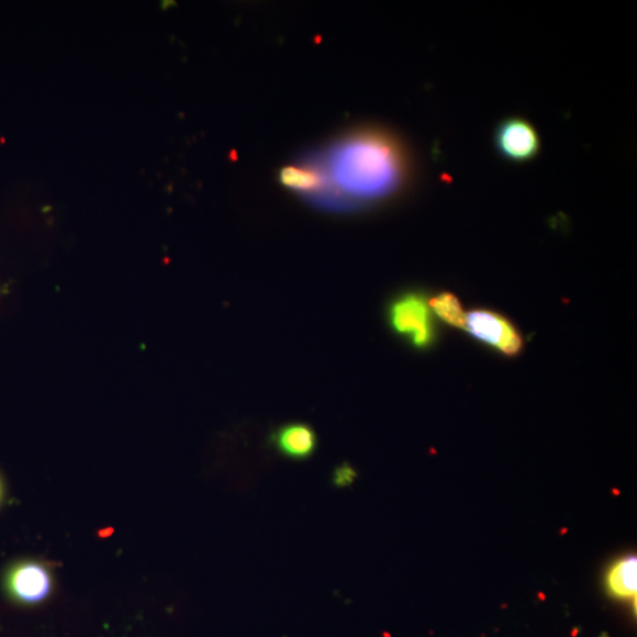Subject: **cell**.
<instances>
[{"label":"cell","mask_w":637,"mask_h":637,"mask_svg":"<svg viewBox=\"0 0 637 637\" xmlns=\"http://www.w3.org/2000/svg\"><path fill=\"white\" fill-rule=\"evenodd\" d=\"M316 435L306 424H289L278 429L275 444L278 450L292 459H308L316 449Z\"/></svg>","instance_id":"obj_6"},{"label":"cell","mask_w":637,"mask_h":637,"mask_svg":"<svg viewBox=\"0 0 637 637\" xmlns=\"http://www.w3.org/2000/svg\"><path fill=\"white\" fill-rule=\"evenodd\" d=\"M605 584L614 597L621 600L635 597L637 592L636 557L630 556L617 561L610 569Z\"/></svg>","instance_id":"obj_7"},{"label":"cell","mask_w":637,"mask_h":637,"mask_svg":"<svg viewBox=\"0 0 637 637\" xmlns=\"http://www.w3.org/2000/svg\"><path fill=\"white\" fill-rule=\"evenodd\" d=\"M309 165L318 178L311 200L337 211L393 198L407 186L412 172L403 143L382 130L350 134Z\"/></svg>","instance_id":"obj_1"},{"label":"cell","mask_w":637,"mask_h":637,"mask_svg":"<svg viewBox=\"0 0 637 637\" xmlns=\"http://www.w3.org/2000/svg\"><path fill=\"white\" fill-rule=\"evenodd\" d=\"M495 146L510 163L524 164L534 159L540 150L536 127L522 118H510L496 127Z\"/></svg>","instance_id":"obj_4"},{"label":"cell","mask_w":637,"mask_h":637,"mask_svg":"<svg viewBox=\"0 0 637 637\" xmlns=\"http://www.w3.org/2000/svg\"><path fill=\"white\" fill-rule=\"evenodd\" d=\"M0 498H2V485H0Z\"/></svg>","instance_id":"obj_10"},{"label":"cell","mask_w":637,"mask_h":637,"mask_svg":"<svg viewBox=\"0 0 637 637\" xmlns=\"http://www.w3.org/2000/svg\"><path fill=\"white\" fill-rule=\"evenodd\" d=\"M389 322L396 334L416 348L432 346L436 338L432 312L420 293H406L395 299L389 309Z\"/></svg>","instance_id":"obj_2"},{"label":"cell","mask_w":637,"mask_h":637,"mask_svg":"<svg viewBox=\"0 0 637 637\" xmlns=\"http://www.w3.org/2000/svg\"><path fill=\"white\" fill-rule=\"evenodd\" d=\"M602 637H610V636L604 634Z\"/></svg>","instance_id":"obj_11"},{"label":"cell","mask_w":637,"mask_h":637,"mask_svg":"<svg viewBox=\"0 0 637 637\" xmlns=\"http://www.w3.org/2000/svg\"><path fill=\"white\" fill-rule=\"evenodd\" d=\"M7 588L14 600L23 603L41 602L52 591L51 572L41 563H20L9 571Z\"/></svg>","instance_id":"obj_5"},{"label":"cell","mask_w":637,"mask_h":637,"mask_svg":"<svg viewBox=\"0 0 637 637\" xmlns=\"http://www.w3.org/2000/svg\"><path fill=\"white\" fill-rule=\"evenodd\" d=\"M357 472L353 467L343 465L333 474V483L339 488H345L353 484L356 480Z\"/></svg>","instance_id":"obj_9"},{"label":"cell","mask_w":637,"mask_h":637,"mask_svg":"<svg viewBox=\"0 0 637 637\" xmlns=\"http://www.w3.org/2000/svg\"><path fill=\"white\" fill-rule=\"evenodd\" d=\"M428 306L445 324L456 328L466 327L467 313L455 294L450 292L439 293L429 300Z\"/></svg>","instance_id":"obj_8"},{"label":"cell","mask_w":637,"mask_h":637,"mask_svg":"<svg viewBox=\"0 0 637 637\" xmlns=\"http://www.w3.org/2000/svg\"><path fill=\"white\" fill-rule=\"evenodd\" d=\"M471 336L500 354L514 357L524 346L518 329L503 315L489 310H474L467 314L466 327Z\"/></svg>","instance_id":"obj_3"}]
</instances>
